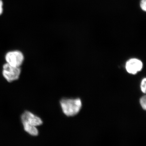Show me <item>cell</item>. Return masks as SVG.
<instances>
[{"label":"cell","mask_w":146,"mask_h":146,"mask_svg":"<svg viewBox=\"0 0 146 146\" xmlns=\"http://www.w3.org/2000/svg\"><path fill=\"white\" fill-rule=\"evenodd\" d=\"M60 105L64 114L70 117L74 116L78 113L81 109L82 102L79 99H63L60 100Z\"/></svg>","instance_id":"1"},{"label":"cell","mask_w":146,"mask_h":146,"mask_svg":"<svg viewBox=\"0 0 146 146\" xmlns=\"http://www.w3.org/2000/svg\"><path fill=\"white\" fill-rule=\"evenodd\" d=\"M21 72L20 67H14L7 63L3 65V76L8 82H12L18 80Z\"/></svg>","instance_id":"2"},{"label":"cell","mask_w":146,"mask_h":146,"mask_svg":"<svg viewBox=\"0 0 146 146\" xmlns=\"http://www.w3.org/2000/svg\"><path fill=\"white\" fill-rule=\"evenodd\" d=\"M24 59L23 53L18 50L9 52L5 56L6 63L14 67H21L23 63Z\"/></svg>","instance_id":"3"},{"label":"cell","mask_w":146,"mask_h":146,"mask_svg":"<svg viewBox=\"0 0 146 146\" xmlns=\"http://www.w3.org/2000/svg\"><path fill=\"white\" fill-rule=\"evenodd\" d=\"M22 123H26L35 126L42 125L43 122L38 116L29 111H25L21 116Z\"/></svg>","instance_id":"4"},{"label":"cell","mask_w":146,"mask_h":146,"mask_svg":"<svg viewBox=\"0 0 146 146\" xmlns=\"http://www.w3.org/2000/svg\"><path fill=\"white\" fill-rule=\"evenodd\" d=\"M142 61L137 58H131L128 60L125 65L126 70L127 72L135 74L140 72L143 68Z\"/></svg>","instance_id":"5"},{"label":"cell","mask_w":146,"mask_h":146,"mask_svg":"<svg viewBox=\"0 0 146 146\" xmlns=\"http://www.w3.org/2000/svg\"><path fill=\"white\" fill-rule=\"evenodd\" d=\"M23 123L24 129L31 136H37L39 133L36 127L26 123Z\"/></svg>","instance_id":"6"},{"label":"cell","mask_w":146,"mask_h":146,"mask_svg":"<svg viewBox=\"0 0 146 146\" xmlns=\"http://www.w3.org/2000/svg\"><path fill=\"white\" fill-rule=\"evenodd\" d=\"M146 96H144L142 97L140 99V103L141 106L144 110H146Z\"/></svg>","instance_id":"7"},{"label":"cell","mask_w":146,"mask_h":146,"mask_svg":"<svg viewBox=\"0 0 146 146\" xmlns=\"http://www.w3.org/2000/svg\"><path fill=\"white\" fill-rule=\"evenodd\" d=\"M146 78H144L142 80V82L141 83V91L144 94L146 93Z\"/></svg>","instance_id":"8"},{"label":"cell","mask_w":146,"mask_h":146,"mask_svg":"<svg viewBox=\"0 0 146 146\" xmlns=\"http://www.w3.org/2000/svg\"><path fill=\"white\" fill-rule=\"evenodd\" d=\"M146 0H141L140 6L142 10L144 11H146Z\"/></svg>","instance_id":"9"},{"label":"cell","mask_w":146,"mask_h":146,"mask_svg":"<svg viewBox=\"0 0 146 146\" xmlns=\"http://www.w3.org/2000/svg\"><path fill=\"white\" fill-rule=\"evenodd\" d=\"M3 2L1 0H0V15L2 14L3 12Z\"/></svg>","instance_id":"10"}]
</instances>
